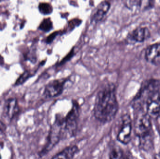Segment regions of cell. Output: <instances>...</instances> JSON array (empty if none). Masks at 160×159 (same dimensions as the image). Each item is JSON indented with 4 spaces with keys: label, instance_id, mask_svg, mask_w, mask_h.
<instances>
[{
    "label": "cell",
    "instance_id": "3",
    "mask_svg": "<svg viewBox=\"0 0 160 159\" xmlns=\"http://www.w3.org/2000/svg\"><path fill=\"white\" fill-rule=\"evenodd\" d=\"M80 116V106L77 101H73L72 107L63 120V133H67L70 137L77 132Z\"/></svg>",
    "mask_w": 160,
    "mask_h": 159
},
{
    "label": "cell",
    "instance_id": "9",
    "mask_svg": "<svg viewBox=\"0 0 160 159\" xmlns=\"http://www.w3.org/2000/svg\"><path fill=\"white\" fill-rule=\"evenodd\" d=\"M111 7V3L108 1H102L99 3L91 15V22L98 23L102 20Z\"/></svg>",
    "mask_w": 160,
    "mask_h": 159
},
{
    "label": "cell",
    "instance_id": "14",
    "mask_svg": "<svg viewBox=\"0 0 160 159\" xmlns=\"http://www.w3.org/2000/svg\"><path fill=\"white\" fill-rule=\"evenodd\" d=\"M17 101L15 99H11L8 101L5 106V112L7 116L11 119L13 118L15 114L18 111Z\"/></svg>",
    "mask_w": 160,
    "mask_h": 159
},
{
    "label": "cell",
    "instance_id": "16",
    "mask_svg": "<svg viewBox=\"0 0 160 159\" xmlns=\"http://www.w3.org/2000/svg\"><path fill=\"white\" fill-rule=\"evenodd\" d=\"M39 12L44 15H49L53 12V8L51 4L48 2H40L38 5Z\"/></svg>",
    "mask_w": 160,
    "mask_h": 159
},
{
    "label": "cell",
    "instance_id": "2",
    "mask_svg": "<svg viewBox=\"0 0 160 159\" xmlns=\"http://www.w3.org/2000/svg\"><path fill=\"white\" fill-rule=\"evenodd\" d=\"M64 119L58 117L51 128L47 144L41 151L40 156L48 154L60 141L63 133Z\"/></svg>",
    "mask_w": 160,
    "mask_h": 159
},
{
    "label": "cell",
    "instance_id": "5",
    "mask_svg": "<svg viewBox=\"0 0 160 159\" xmlns=\"http://www.w3.org/2000/svg\"><path fill=\"white\" fill-rule=\"evenodd\" d=\"M134 132L139 138L143 137L152 133L151 118L146 114H140L134 122Z\"/></svg>",
    "mask_w": 160,
    "mask_h": 159
},
{
    "label": "cell",
    "instance_id": "19",
    "mask_svg": "<svg viewBox=\"0 0 160 159\" xmlns=\"http://www.w3.org/2000/svg\"><path fill=\"white\" fill-rule=\"evenodd\" d=\"M61 33H62V32L60 31H55L54 32L52 33L51 34L49 35L47 37V38H46V43L48 44H51V43L53 42V40L55 39L56 36Z\"/></svg>",
    "mask_w": 160,
    "mask_h": 159
},
{
    "label": "cell",
    "instance_id": "12",
    "mask_svg": "<svg viewBox=\"0 0 160 159\" xmlns=\"http://www.w3.org/2000/svg\"><path fill=\"white\" fill-rule=\"evenodd\" d=\"M78 151V147L77 146H71L56 154L51 159H73Z\"/></svg>",
    "mask_w": 160,
    "mask_h": 159
},
{
    "label": "cell",
    "instance_id": "6",
    "mask_svg": "<svg viewBox=\"0 0 160 159\" xmlns=\"http://www.w3.org/2000/svg\"><path fill=\"white\" fill-rule=\"evenodd\" d=\"M68 78L54 79L48 82L45 87L44 95L47 98L58 97L63 92Z\"/></svg>",
    "mask_w": 160,
    "mask_h": 159
},
{
    "label": "cell",
    "instance_id": "1",
    "mask_svg": "<svg viewBox=\"0 0 160 159\" xmlns=\"http://www.w3.org/2000/svg\"><path fill=\"white\" fill-rule=\"evenodd\" d=\"M116 87L112 82H105L98 91L95 100L94 115L102 123L112 121L116 115L118 104Z\"/></svg>",
    "mask_w": 160,
    "mask_h": 159
},
{
    "label": "cell",
    "instance_id": "10",
    "mask_svg": "<svg viewBox=\"0 0 160 159\" xmlns=\"http://www.w3.org/2000/svg\"><path fill=\"white\" fill-rule=\"evenodd\" d=\"M147 60L152 64H160V44H156L149 46L146 51Z\"/></svg>",
    "mask_w": 160,
    "mask_h": 159
},
{
    "label": "cell",
    "instance_id": "4",
    "mask_svg": "<svg viewBox=\"0 0 160 159\" xmlns=\"http://www.w3.org/2000/svg\"><path fill=\"white\" fill-rule=\"evenodd\" d=\"M160 83L158 80H151L147 82L132 102V106L137 110H140L145 105L147 100L152 91L159 90Z\"/></svg>",
    "mask_w": 160,
    "mask_h": 159
},
{
    "label": "cell",
    "instance_id": "13",
    "mask_svg": "<svg viewBox=\"0 0 160 159\" xmlns=\"http://www.w3.org/2000/svg\"><path fill=\"white\" fill-rule=\"evenodd\" d=\"M139 139H140V147L143 150L148 151L153 147V133H150L143 137L139 138Z\"/></svg>",
    "mask_w": 160,
    "mask_h": 159
},
{
    "label": "cell",
    "instance_id": "11",
    "mask_svg": "<svg viewBox=\"0 0 160 159\" xmlns=\"http://www.w3.org/2000/svg\"><path fill=\"white\" fill-rule=\"evenodd\" d=\"M150 36L149 30L146 27L136 28L129 36L131 40L136 42H142L145 41Z\"/></svg>",
    "mask_w": 160,
    "mask_h": 159
},
{
    "label": "cell",
    "instance_id": "21",
    "mask_svg": "<svg viewBox=\"0 0 160 159\" xmlns=\"http://www.w3.org/2000/svg\"><path fill=\"white\" fill-rule=\"evenodd\" d=\"M155 158H156V159H160V151L158 154L156 155Z\"/></svg>",
    "mask_w": 160,
    "mask_h": 159
},
{
    "label": "cell",
    "instance_id": "8",
    "mask_svg": "<svg viewBox=\"0 0 160 159\" xmlns=\"http://www.w3.org/2000/svg\"><path fill=\"white\" fill-rule=\"evenodd\" d=\"M122 123L120 129L118 133V141L123 144H128L131 139L132 124L131 119L129 115H125L122 117Z\"/></svg>",
    "mask_w": 160,
    "mask_h": 159
},
{
    "label": "cell",
    "instance_id": "15",
    "mask_svg": "<svg viewBox=\"0 0 160 159\" xmlns=\"http://www.w3.org/2000/svg\"><path fill=\"white\" fill-rule=\"evenodd\" d=\"M38 29L45 32H48L53 29V24L51 18H46L39 24Z\"/></svg>",
    "mask_w": 160,
    "mask_h": 159
},
{
    "label": "cell",
    "instance_id": "18",
    "mask_svg": "<svg viewBox=\"0 0 160 159\" xmlns=\"http://www.w3.org/2000/svg\"><path fill=\"white\" fill-rule=\"evenodd\" d=\"M75 55V49L74 47L72 49L70 52L68 53V55H67L63 58L62 59V60L59 63L58 65L59 66H61V65H63L66 63L68 61L70 60Z\"/></svg>",
    "mask_w": 160,
    "mask_h": 159
},
{
    "label": "cell",
    "instance_id": "20",
    "mask_svg": "<svg viewBox=\"0 0 160 159\" xmlns=\"http://www.w3.org/2000/svg\"><path fill=\"white\" fill-rule=\"evenodd\" d=\"M30 73L28 72H25L21 76L19 77V79L17 81L16 84H22L29 77H30Z\"/></svg>",
    "mask_w": 160,
    "mask_h": 159
},
{
    "label": "cell",
    "instance_id": "7",
    "mask_svg": "<svg viewBox=\"0 0 160 159\" xmlns=\"http://www.w3.org/2000/svg\"><path fill=\"white\" fill-rule=\"evenodd\" d=\"M147 114L151 118H157L160 114V93L159 90L150 93L146 102Z\"/></svg>",
    "mask_w": 160,
    "mask_h": 159
},
{
    "label": "cell",
    "instance_id": "17",
    "mask_svg": "<svg viewBox=\"0 0 160 159\" xmlns=\"http://www.w3.org/2000/svg\"><path fill=\"white\" fill-rule=\"evenodd\" d=\"M126 156L119 147H114L110 154V159H125Z\"/></svg>",
    "mask_w": 160,
    "mask_h": 159
}]
</instances>
